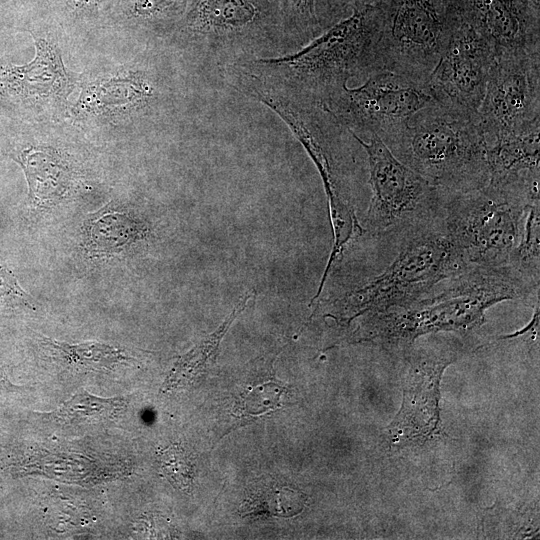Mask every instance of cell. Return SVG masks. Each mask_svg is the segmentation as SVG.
<instances>
[{"mask_svg": "<svg viewBox=\"0 0 540 540\" xmlns=\"http://www.w3.org/2000/svg\"><path fill=\"white\" fill-rule=\"evenodd\" d=\"M379 27L378 7L367 5L297 50L233 65L283 92L325 107L350 79L377 73Z\"/></svg>", "mask_w": 540, "mask_h": 540, "instance_id": "6da1fadb", "label": "cell"}, {"mask_svg": "<svg viewBox=\"0 0 540 540\" xmlns=\"http://www.w3.org/2000/svg\"><path fill=\"white\" fill-rule=\"evenodd\" d=\"M388 231L391 254L377 272L331 302L330 316L352 320L404 304L471 266L447 236L440 216Z\"/></svg>", "mask_w": 540, "mask_h": 540, "instance_id": "7a4b0ae2", "label": "cell"}, {"mask_svg": "<svg viewBox=\"0 0 540 540\" xmlns=\"http://www.w3.org/2000/svg\"><path fill=\"white\" fill-rule=\"evenodd\" d=\"M507 268L471 265L404 304L369 314L368 336L382 342H411L417 336L479 326L493 305L538 296Z\"/></svg>", "mask_w": 540, "mask_h": 540, "instance_id": "3957f363", "label": "cell"}, {"mask_svg": "<svg viewBox=\"0 0 540 540\" xmlns=\"http://www.w3.org/2000/svg\"><path fill=\"white\" fill-rule=\"evenodd\" d=\"M379 137L397 159L443 192L488 184L486 139L478 121L435 101Z\"/></svg>", "mask_w": 540, "mask_h": 540, "instance_id": "277c9868", "label": "cell"}, {"mask_svg": "<svg viewBox=\"0 0 540 540\" xmlns=\"http://www.w3.org/2000/svg\"><path fill=\"white\" fill-rule=\"evenodd\" d=\"M237 91L274 111L290 128L316 166L327 197L333 234L331 260L340 257L353 238L364 232L344 187L341 147L350 132L323 106L283 92L244 68L222 71Z\"/></svg>", "mask_w": 540, "mask_h": 540, "instance_id": "5b68a950", "label": "cell"}, {"mask_svg": "<svg viewBox=\"0 0 540 540\" xmlns=\"http://www.w3.org/2000/svg\"><path fill=\"white\" fill-rule=\"evenodd\" d=\"M173 35L220 71L291 52L280 0H191Z\"/></svg>", "mask_w": 540, "mask_h": 540, "instance_id": "8992f818", "label": "cell"}, {"mask_svg": "<svg viewBox=\"0 0 540 540\" xmlns=\"http://www.w3.org/2000/svg\"><path fill=\"white\" fill-rule=\"evenodd\" d=\"M528 195L486 185L460 193L443 192L440 219L452 243L469 265L509 269L520 243Z\"/></svg>", "mask_w": 540, "mask_h": 540, "instance_id": "52a82bcc", "label": "cell"}, {"mask_svg": "<svg viewBox=\"0 0 540 540\" xmlns=\"http://www.w3.org/2000/svg\"><path fill=\"white\" fill-rule=\"evenodd\" d=\"M377 72L426 85L451 32L452 10L443 0H379Z\"/></svg>", "mask_w": 540, "mask_h": 540, "instance_id": "ba28073f", "label": "cell"}, {"mask_svg": "<svg viewBox=\"0 0 540 540\" xmlns=\"http://www.w3.org/2000/svg\"><path fill=\"white\" fill-rule=\"evenodd\" d=\"M351 134L368 161L372 195L363 222L366 232L378 234L440 216L443 191L397 159L378 135L365 141Z\"/></svg>", "mask_w": 540, "mask_h": 540, "instance_id": "9c48e42d", "label": "cell"}, {"mask_svg": "<svg viewBox=\"0 0 540 540\" xmlns=\"http://www.w3.org/2000/svg\"><path fill=\"white\" fill-rule=\"evenodd\" d=\"M432 102L427 85L381 71L358 87H344L325 108L351 133L381 136Z\"/></svg>", "mask_w": 540, "mask_h": 540, "instance_id": "30bf717a", "label": "cell"}, {"mask_svg": "<svg viewBox=\"0 0 540 540\" xmlns=\"http://www.w3.org/2000/svg\"><path fill=\"white\" fill-rule=\"evenodd\" d=\"M446 48L426 83L441 106L478 121L495 51L453 8Z\"/></svg>", "mask_w": 540, "mask_h": 540, "instance_id": "8fae6325", "label": "cell"}, {"mask_svg": "<svg viewBox=\"0 0 540 540\" xmlns=\"http://www.w3.org/2000/svg\"><path fill=\"white\" fill-rule=\"evenodd\" d=\"M540 119V52L495 56L478 112L486 143Z\"/></svg>", "mask_w": 540, "mask_h": 540, "instance_id": "7c38bea8", "label": "cell"}, {"mask_svg": "<svg viewBox=\"0 0 540 540\" xmlns=\"http://www.w3.org/2000/svg\"><path fill=\"white\" fill-rule=\"evenodd\" d=\"M454 358L449 348L422 349L410 356L403 404L389 426L395 442L417 443L432 437L439 425V382Z\"/></svg>", "mask_w": 540, "mask_h": 540, "instance_id": "4fadbf2b", "label": "cell"}, {"mask_svg": "<svg viewBox=\"0 0 540 540\" xmlns=\"http://www.w3.org/2000/svg\"><path fill=\"white\" fill-rule=\"evenodd\" d=\"M448 8L472 25L495 55L540 52V10L525 0H453Z\"/></svg>", "mask_w": 540, "mask_h": 540, "instance_id": "5bb4252c", "label": "cell"}, {"mask_svg": "<svg viewBox=\"0 0 540 540\" xmlns=\"http://www.w3.org/2000/svg\"><path fill=\"white\" fill-rule=\"evenodd\" d=\"M540 119L486 143L487 185L517 192L540 191Z\"/></svg>", "mask_w": 540, "mask_h": 540, "instance_id": "9a60e30c", "label": "cell"}, {"mask_svg": "<svg viewBox=\"0 0 540 540\" xmlns=\"http://www.w3.org/2000/svg\"><path fill=\"white\" fill-rule=\"evenodd\" d=\"M35 56L24 65H8L0 74L4 96L27 104H45L65 100L71 82L58 46L48 38L36 36Z\"/></svg>", "mask_w": 540, "mask_h": 540, "instance_id": "2e32d148", "label": "cell"}, {"mask_svg": "<svg viewBox=\"0 0 540 540\" xmlns=\"http://www.w3.org/2000/svg\"><path fill=\"white\" fill-rule=\"evenodd\" d=\"M158 90L143 71L97 79L83 89L75 106L84 115H109L134 112L158 99Z\"/></svg>", "mask_w": 540, "mask_h": 540, "instance_id": "e0dca14e", "label": "cell"}, {"mask_svg": "<svg viewBox=\"0 0 540 540\" xmlns=\"http://www.w3.org/2000/svg\"><path fill=\"white\" fill-rule=\"evenodd\" d=\"M13 159L21 166L28 183V200L37 210L59 204L75 182L69 162L54 148L29 146Z\"/></svg>", "mask_w": 540, "mask_h": 540, "instance_id": "ac0fdd59", "label": "cell"}, {"mask_svg": "<svg viewBox=\"0 0 540 540\" xmlns=\"http://www.w3.org/2000/svg\"><path fill=\"white\" fill-rule=\"evenodd\" d=\"M148 234L143 221L109 203L85 220L83 247L91 257L109 258L129 251Z\"/></svg>", "mask_w": 540, "mask_h": 540, "instance_id": "d6986e66", "label": "cell"}, {"mask_svg": "<svg viewBox=\"0 0 540 540\" xmlns=\"http://www.w3.org/2000/svg\"><path fill=\"white\" fill-rule=\"evenodd\" d=\"M254 296L253 291L246 293L215 331L208 334L187 353L178 357L163 383L162 392H169L197 382L206 374L207 369L215 362L223 337Z\"/></svg>", "mask_w": 540, "mask_h": 540, "instance_id": "ffe728a7", "label": "cell"}, {"mask_svg": "<svg viewBox=\"0 0 540 540\" xmlns=\"http://www.w3.org/2000/svg\"><path fill=\"white\" fill-rule=\"evenodd\" d=\"M43 345L62 363L75 369L109 371L128 359L121 349L101 342L70 344L44 338Z\"/></svg>", "mask_w": 540, "mask_h": 540, "instance_id": "44dd1931", "label": "cell"}, {"mask_svg": "<svg viewBox=\"0 0 540 540\" xmlns=\"http://www.w3.org/2000/svg\"><path fill=\"white\" fill-rule=\"evenodd\" d=\"M509 270L524 282L539 289L540 284V199L527 209L524 229L509 264Z\"/></svg>", "mask_w": 540, "mask_h": 540, "instance_id": "7402d4cb", "label": "cell"}, {"mask_svg": "<svg viewBox=\"0 0 540 540\" xmlns=\"http://www.w3.org/2000/svg\"><path fill=\"white\" fill-rule=\"evenodd\" d=\"M190 2L191 0H122L121 14L131 23L173 33Z\"/></svg>", "mask_w": 540, "mask_h": 540, "instance_id": "603a6c76", "label": "cell"}, {"mask_svg": "<svg viewBox=\"0 0 540 540\" xmlns=\"http://www.w3.org/2000/svg\"><path fill=\"white\" fill-rule=\"evenodd\" d=\"M124 407L122 398H102L84 391L63 403L51 416L63 422L101 421L114 417Z\"/></svg>", "mask_w": 540, "mask_h": 540, "instance_id": "cb8c5ba5", "label": "cell"}, {"mask_svg": "<svg viewBox=\"0 0 540 540\" xmlns=\"http://www.w3.org/2000/svg\"><path fill=\"white\" fill-rule=\"evenodd\" d=\"M280 1L291 51L304 46L322 32L316 14V0Z\"/></svg>", "mask_w": 540, "mask_h": 540, "instance_id": "d4e9b609", "label": "cell"}, {"mask_svg": "<svg viewBox=\"0 0 540 540\" xmlns=\"http://www.w3.org/2000/svg\"><path fill=\"white\" fill-rule=\"evenodd\" d=\"M304 502L305 496L299 491L271 487L253 494L244 504V512L246 515L264 513L291 517L303 509Z\"/></svg>", "mask_w": 540, "mask_h": 540, "instance_id": "484cf974", "label": "cell"}, {"mask_svg": "<svg viewBox=\"0 0 540 540\" xmlns=\"http://www.w3.org/2000/svg\"><path fill=\"white\" fill-rule=\"evenodd\" d=\"M284 390L285 387L274 381L254 386L242 396L236 408L239 419L247 421L277 409Z\"/></svg>", "mask_w": 540, "mask_h": 540, "instance_id": "4316f807", "label": "cell"}, {"mask_svg": "<svg viewBox=\"0 0 540 540\" xmlns=\"http://www.w3.org/2000/svg\"><path fill=\"white\" fill-rule=\"evenodd\" d=\"M160 467L165 477L178 489H189L193 481L191 458L180 446L172 445L159 456Z\"/></svg>", "mask_w": 540, "mask_h": 540, "instance_id": "83f0119b", "label": "cell"}, {"mask_svg": "<svg viewBox=\"0 0 540 540\" xmlns=\"http://www.w3.org/2000/svg\"><path fill=\"white\" fill-rule=\"evenodd\" d=\"M379 0H316V14L322 31L346 18L353 10L375 5Z\"/></svg>", "mask_w": 540, "mask_h": 540, "instance_id": "f1b7e54d", "label": "cell"}, {"mask_svg": "<svg viewBox=\"0 0 540 540\" xmlns=\"http://www.w3.org/2000/svg\"><path fill=\"white\" fill-rule=\"evenodd\" d=\"M28 296L14 273L5 265L0 264V304L27 302Z\"/></svg>", "mask_w": 540, "mask_h": 540, "instance_id": "f546056e", "label": "cell"}, {"mask_svg": "<svg viewBox=\"0 0 540 540\" xmlns=\"http://www.w3.org/2000/svg\"><path fill=\"white\" fill-rule=\"evenodd\" d=\"M111 0H63L65 6L75 15L97 14Z\"/></svg>", "mask_w": 540, "mask_h": 540, "instance_id": "4dcf8cb0", "label": "cell"}, {"mask_svg": "<svg viewBox=\"0 0 540 540\" xmlns=\"http://www.w3.org/2000/svg\"><path fill=\"white\" fill-rule=\"evenodd\" d=\"M12 387L11 383L7 380L3 368L0 366V391L10 390Z\"/></svg>", "mask_w": 540, "mask_h": 540, "instance_id": "1f68e13d", "label": "cell"}, {"mask_svg": "<svg viewBox=\"0 0 540 540\" xmlns=\"http://www.w3.org/2000/svg\"><path fill=\"white\" fill-rule=\"evenodd\" d=\"M533 8L540 10V0H525Z\"/></svg>", "mask_w": 540, "mask_h": 540, "instance_id": "d6a6232c", "label": "cell"}, {"mask_svg": "<svg viewBox=\"0 0 540 540\" xmlns=\"http://www.w3.org/2000/svg\"><path fill=\"white\" fill-rule=\"evenodd\" d=\"M443 1H444L445 6H446L447 8L450 7L451 4H452V2H453V0H443Z\"/></svg>", "mask_w": 540, "mask_h": 540, "instance_id": "836d02e7", "label": "cell"}]
</instances>
